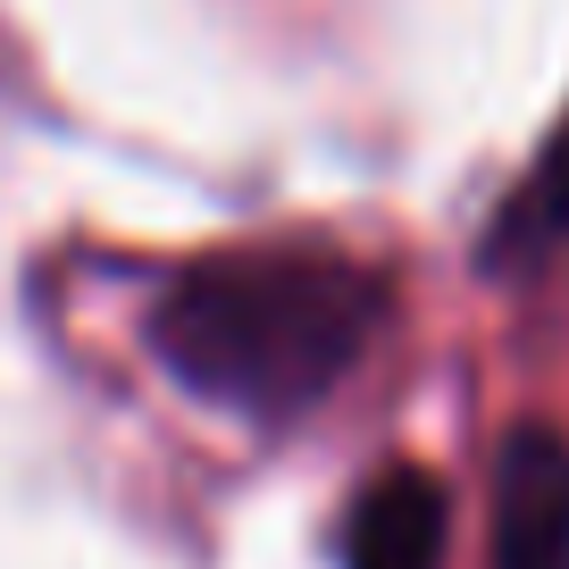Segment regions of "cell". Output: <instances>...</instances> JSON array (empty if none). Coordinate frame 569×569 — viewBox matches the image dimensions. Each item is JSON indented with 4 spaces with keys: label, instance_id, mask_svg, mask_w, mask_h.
<instances>
[{
    "label": "cell",
    "instance_id": "obj_1",
    "mask_svg": "<svg viewBox=\"0 0 569 569\" xmlns=\"http://www.w3.org/2000/svg\"><path fill=\"white\" fill-rule=\"evenodd\" d=\"M386 284L319 243L210 251L151 293V352L193 402L251 427H293L360 369Z\"/></svg>",
    "mask_w": 569,
    "mask_h": 569
},
{
    "label": "cell",
    "instance_id": "obj_2",
    "mask_svg": "<svg viewBox=\"0 0 569 569\" xmlns=\"http://www.w3.org/2000/svg\"><path fill=\"white\" fill-rule=\"evenodd\" d=\"M486 569H569V436L545 419L511 427L495 452Z\"/></svg>",
    "mask_w": 569,
    "mask_h": 569
},
{
    "label": "cell",
    "instance_id": "obj_3",
    "mask_svg": "<svg viewBox=\"0 0 569 569\" xmlns=\"http://www.w3.org/2000/svg\"><path fill=\"white\" fill-rule=\"evenodd\" d=\"M445 486L427 469L393 461L377 469L369 486L352 495V519H343V569H445Z\"/></svg>",
    "mask_w": 569,
    "mask_h": 569
},
{
    "label": "cell",
    "instance_id": "obj_4",
    "mask_svg": "<svg viewBox=\"0 0 569 569\" xmlns=\"http://www.w3.org/2000/svg\"><path fill=\"white\" fill-rule=\"evenodd\" d=\"M569 251V118L545 134V151L528 160V177L502 193L495 227H486V268L495 277H528V268Z\"/></svg>",
    "mask_w": 569,
    "mask_h": 569
}]
</instances>
